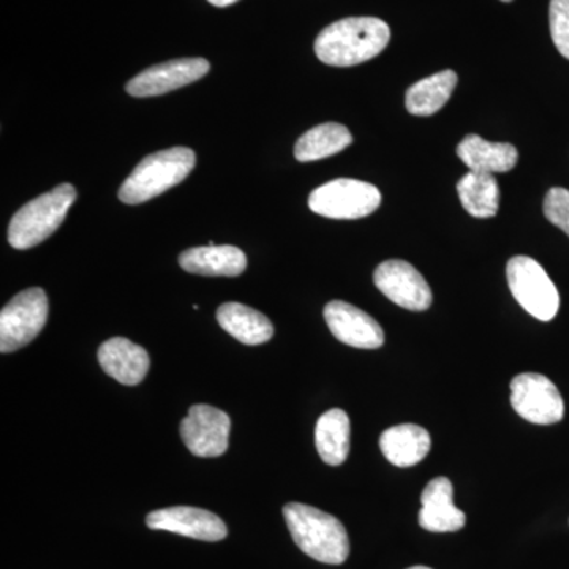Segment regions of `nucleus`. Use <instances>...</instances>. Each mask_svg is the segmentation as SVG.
I'll use <instances>...</instances> for the list:
<instances>
[{"instance_id": "nucleus-16", "label": "nucleus", "mask_w": 569, "mask_h": 569, "mask_svg": "<svg viewBox=\"0 0 569 569\" xmlns=\"http://www.w3.org/2000/svg\"><path fill=\"white\" fill-rule=\"evenodd\" d=\"M179 264L190 274L208 277H238L246 271L247 257L234 246H206L186 250Z\"/></svg>"}, {"instance_id": "nucleus-4", "label": "nucleus", "mask_w": 569, "mask_h": 569, "mask_svg": "<svg viewBox=\"0 0 569 569\" xmlns=\"http://www.w3.org/2000/svg\"><path fill=\"white\" fill-rule=\"evenodd\" d=\"M74 200V187L61 183L51 192L40 194L22 206L10 222V246L18 250H28L47 241L61 227Z\"/></svg>"}, {"instance_id": "nucleus-9", "label": "nucleus", "mask_w": 569, "mask_h": 569, "mask_svg": "<svg viewBox=\"0 0 569 569\" xmlns=\"http://www.w3.org/2000/svg\"><path fill=\"white\" fill-rule=\"evenodd\" d=\"M231 419L219 408L198 403L190 407L181 422L186 447L198 458H219L230 441Z\"/></svg>"}, {"instance_id": "nucleus-5", "label": "nucleus", "mask_w": 569, "mask_h": 569, "mask_svg": "<svg viewBox=\"0 0 569 569\" xmlns=\"http://www.w3.org/2000/svg\"><path fill=\"white\" fill-rule=\"evenodd\" d=\"M509 290L531 317L541 321L556 318L560 296L556 284L537 260L530 257L511 258L507 264Z\"/></svg>"}, {"instance_id": "nucleus-10", "label": "nucleus", "mask_w": 569, "mask_h": 569, "mask_svg": "<svg viewBox=\"0 0 569 569\" xmlns=\"http://www.w3.org/2000/svg\"><path fill=\"white\" fill-rule=\"evenodd\" d=\"M378 290L395 305L413 312H425L432 306V291L415 266L402 260H389L378 266L373 274Z\"/></svg>"}, {"instance_id": "nucleus-27", "label": "nucleus", "mask_w": 569, "mask_h": 569, "mask_svg": "<svg viewBox=\"0 0 569 569\" xmlns=\"http://www.w3.org/2000/svg\"><path fill=\"white\" fill-rule=\"evenodd\" d=\"M408 569H432V568H427V567H411V568H408Z\"/></svg>"}, {"instance_id": "nucleus-7", "label": "nucleus", "mask_w": 569, "mask_h": 569, "mask_svg": "<svg viewBox=\"0 0 569 569\" xmlns=\"http://www.w3.org/2000/svg\"><path fill=\"white\" fill-rule=\"evenodd\" d=\"M47 320V293L41 288L21 291L0 312V351L6 355L29 346Z\"/></svg>"}, {"instance_id": "nucleus-22", "label": "nucleus", "mask_w": 569, "mask_h": 569, "mask_svg": "<svg viewBox=\"0 0 569 569\" xmlns=\"http://www.w3.org/2000/svg\"><path fill=\"white\" fill-rule=\"evenodd\" d=\"M456 84L458 74L452 70L440 71L415 82L406 93L407 111L415 116L436 114L451 99Z\"/></svg>"}, {"instance_id": "nucleus-6", "label": "nucleus", "mask_w": 569, "mask_h": 569, "mask_svg": "<svg viewBox=\"0 0 569 569\" xmlns=\"http://www.w3.org/2000/svg\"><path fill=\"white\" fill-rule=\"evenodd\" d=\"M380 204V190L356 179H336L318 187L309 197L313 212L337 220L362 219L376 212Z\"/></svg>"}, {"instance_id": "nucleus-2", "label": "nucleus", "mask_w": 569, "mask_h": 569, "mask_svg": "<svg viewBox=\"0 0 569 569\" xmlns=\"http://www.w3.org/2000/svg\"><path fill=\"white\" fill-rule=\"evenodd\" d=\"M284 522L306 556L326 565H342L350 556V539L339 519L309 505L288 503Z\"/></svg>"}, {"instance_id": "nucleus-15", "label": "nucleus", "mask_w": 569, "mask_h": 569, "mask_svg": "<svg viewBox=\"0 0 569 569\" xmlns=\"http://www.w3.org/2000/svg\"><path fill=\"white\" fill-rule=\"evenodd\" d=\"M99 362L108 376L119 383L134 387L148 376V351L123 337H112L99 348Z\"/></svg>"}, {"instance_id": "nucleus-8", "label": "nucleus", "mask_w": 569, "mask_h": 569, "mask_svg": "<svg viewBox=\"0 0 569 569\" xmlns=\"http://www.w3.org/2000/svg\"><path fill=\"white\" fill-rule=\"evenodd\" d=\"M511 403L520 418L533 425L550 426L563 419V397L541 373H520L512 378Z\"/></svg>"}, {"instance_id": "nucleus-18", "label": "nucleus", "mask_w": 569, "mask_h": 569, "mask_svg": "<svg viewBox=\"0 0 569 569\" xmlns=\"http://www.w3.org/2000/svg\"><path fill=\"white\" fill-rule=\"evenodd\" d=\"M217 321L228 335L246 346H261L274 337V325L271 320L241 302H224L220 306Z\"/></svg>"}, {"instance_id": "nucleus-28", "label": "nucleus", "mask_w": 569, "mask_h": 569, "mask_svg": "<svg viewBox=\"0 0 569 569\" xmlns=\"http://www.w3.org/2000/svg\"><path fill=\"white\" fill-rule=\"evenodd\" d=\"M501 2H511V0H501Z\"/></svg>"}, {"instance_id": "nucleus-1", "label": "nucleus", "mask_w": 569, "mask_h": 569, "mask_svg": "<svg viewBox=\"0 0 569 569\" xmlns=\"http://www.w3.org/2000/svg\"><path fill=\"white\" fill-rule=\"evenodd\" d=\"M391 29L378 18H346L332 22L316 40V54L326 66L351 67L370 61L388 47Z\"/></svg>"}, {"instance_id": "nucleus-13", "label": "nucleus", "mask_w": 569, "mask_h": 569, "mask_svg": "<svg viewBox=\"0 0 569 569\" xmlns=\"http://www.w3.org/2000/svg\"><path fill=\"white\" fill-rule=\"evenodd\" d=\"M325 320L332 336L346 346L376 350L385 343L381 326L369 313L343 301H331L325 307Z\"/></svg>"}, {"instance_id": "nucleus-25", "label": "nucleus", "mask_w": 569, "mask_h": 569, "mask_svg": "<svg viewBox=\"0 0 569 569\" xmlns=\"http://www.w3.org/2000/svg\"><path fill=\"white\" fill-rule=\"evenodd\" d=\"M546 219L569 236V190L561 187L550 189L545 198Z\"/></svg>"}, {"instance_id": "nucleus-3", "label": "nucleus", "mask_w": 569, "mask_h": 569, "mask_svg": "<svg viewBox=\"0 0 569 569\" xmlns=\"http://www.w3.org/2000/svg\"><path fill=\"white\" fill-rule=\"evenodd\" d=\"M197 156L189 148H171L142 159L119 189V200L141 204L173 189L192 173Z\"/></svg>"}, {"instance_id": "nucleus-21", "label": "nucleus", "mask_w": 569, "mask_h": 569, "mask_svg": "<svg viewBox=\"0 0 569 569\" xmlns=\"http://www.w3.org/2000/svg\"><path fill=\"white\" fill-rule=\"evenodd\" d=\"M351 142L353 137L342 123H320L296 141L295 157L301 163L317 162L342 152Z\"/></svg>"}, {"instance_id": "nucleus-23", "label": "nucleus", "mask_w": 569, "mask_h": 569, "mask_svg": "<svg viewBox=\"0 0 569 569\" xmlns=\"http://www.w3.org/2000/svg\"><path fill=\"white\" fill-rule=\"evenodd\" d=\"M460 203L470 216L489 219L500 208V186L496 176L468 171L458 182Z\"/></svg>"}, {"instance_id": "nucleus-14", "label": "nucleus", "mask_w": 569, "mask_h": 569, "mask_svg": "<svg viewBox=\"0 0 569 569\" xmlns=\"http://www.w3.org/2000/svg\"><path fill=\"white\" fill-rule=\"evenodd\" d=\"M455 488L448 478L432 479L422 490L419 526L432 533H451L466 527V515L455 507Z\"/></svg>"}, {"instance_id": "nucleus-11", "label": "nucleus", "mask_w": 569, "mask_h": 569, "mask_svg": "<svg viewBox=\"0 0 569 569\" xmlns=\"http://www.w3.org/2000/svg\"><path fill=\"white\" fill-rule=\"evenodd\" d=\"M211 70L203 58L174 59L153 66L127 82V92L137 99L163 96L201 80Z\"/></svg>"}, {"instance_id": "nucleus-12", "label": "nucleus", "mask_w": 569, "mask_h": 569, "mask_svg": "<svg viewBox=\"0 0 569 569\" xmlns=\"http://www.w3.org/2000/svg\"><path fill=\"white\" fill-rule=\"evenodd\" d=\"M149 529L171 531L200 541H222L228 529L219 516L201 508L171 507L157 509L146 518Z\"/></svg>"}, {"instance_id": "nucleus-26", "label": "nucleus", "mask_w": 569, "mask_h": 569, "mask_svg": "<svg viewBox=\"0 0 569 569\" xmlns=\"http://www.w3.org/2000/svg\"><path fill=\"white\" fill-rule=\"evenodd\" d=\"M209 3H212V6L216 7H230L233 6V3L238 2V0H208Z\"/></svg>"}, {"instance_id": "nucleus-17", "label": "nucleus", "mask_w": 569, "mask_h": 569, "mask_svg": "<svg viewBox=\"0 0 569 569\" xmlns=\"http://www.w3.org/2000/svg\"><path fill=\"white\" fill-rule=\"evenodd\" d=\"M458 156L475 173H508L518 163V149L509 142H489L478 134H467L458 146Z\"/></svg>"}, {"instance_id": "nucleus-24", "label": "nucleus", "mask_w": 569, "mask_h": 569, "mask_svg": "<svg viewBox=\"0 0 569 569\" xmlns=\"http://www.w3.org/2000/svg\"><path fill=\"white\" fill-rule=\"evenodd\" d=\"M549 22L553 44L569 59V0H550Z\"/></svg>"}, {"instance_id": "nucleus-19", "label": "nucleus", "mask_w": 569, "mask_h": 569, "mask_svg": "<svg viewBox=\"0 0 569 569\" xmlns=\"http://www.w3.org/2000/svg\"><path fill=\"white\" fill-rule=\"evenodd\" d=\"M430 436L425 427L399 425L389 427L380 437V449L392 466L413 467L430 451Z\"/></svg>"}, {"instance_id": "nucleus-20", "label": "nucleus", "mask_w": 569, "mask_h": 569, "mask_svg": "<svg viewBox=\"0 0 569 569\" xmlns=\"http://www.w3.org/2000/svg\"><path fill=\"white\" fill-rule=\"evenodd\" d=\"M316 447L328 466H342L350 452V418L340 408L326 411L316 427Z\"/></svg>"}]
</instances>
